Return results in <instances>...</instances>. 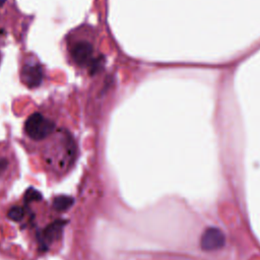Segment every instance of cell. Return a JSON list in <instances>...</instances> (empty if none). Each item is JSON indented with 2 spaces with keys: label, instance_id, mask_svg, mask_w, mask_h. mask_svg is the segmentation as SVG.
<instances>
[{
  "label": "cell",
  "instance_id": "obj_1",
  "mask_svg": "<svg viewBox=\"0 0 260 260\" xmlns=\"http://www.w3.org/2000/svg\"><path fill=\"white\" fill-rule=\"evenodd\" d=\"M76 151V145L71 135L60 132L56 134L47 148V162L59 172L66 171L73 164Z\"/></svg>",
  "mask_w": 260,
  "mask_h": 260
},
{
  "label": "cell",
  "instance_id": "obj_2",
  "mask_svg": "<svg viewBox=\"0 0 260 260\" xmlns=\"http://www.w3.org/2000/svg\"><path fill=\"white\" fill-rule=\"evenodd\" d=\"M55 129L54 122L41 113L32 114L25 123V133L34 142L48 139Z\"/></svg>",
  "mask_w": 260,
  "mask_h": 260
},
{
  "label": "cell",
  "instance_id": "obj_3",
  "mask_svg": "<svg viewBox=\"0 0 260 260\" xmlns=\"http://www.w3.org/2000/svg\"><path fill=\"white\" fill-rule=\"evenodd\" d=\"M71 57L73 61L79 66H89L94 55V47L88 41H79L72 46Z\"/></svg>",
  "mask_w": 260,
  "mask_h": 260
},
{
  "label": "cell",
  "instance_id": "obj_4",
  "mask_svg": "<svg viewBox=\"0 0 260 260\" xmlns=\"http://www.w3.org/2000/svg\"><path fill=\"white\" fill-rule=\"evenodd\" d=\"M201 248L205 251L219 250L225 245V235L216 228H208L201 237Z\"/></svg>",
  "mask_w": 260,
  "mask_h": 260
},
{
  "label": "cell",
  "instance_id": "obj_5",
  "mask_svg": "<svg viewBox=\"0 0 260 260\" xmlns=\"http://www.w3.org/2000/svg\"><path fill=\"white\" fill-rule=\"evenodd\" d=\"M22 80L30 89H36L42 83L43 71L39 64H26L22 69Z\"/></svg>",
  "mask_w": 260,
  "mask_h": 260
},
{
  "label": "cell",
  "instance_id": "obj_6",
  "mask_svg": "<svg viewBox=\"0 0 260 260\" xmlns=\"http://www.w3.org/2000/svg\"><path fill=\"white\" fill-rule=\"evenodd\" d=\"M64 222H55L51 224L46 230L43 231L41 235V243L44 246L50 245L52 242L57 240L58 236L62 232Z\"/></svg>",
  "mask_w": 260,
  "mask_h": 260
},
{
  "label": "cell",
  "instance_id": "obj_7",
  "mask_svg": "<svg viewBox=\"0 0 260 260\" xmlns=\"http://www.w3.org/2000/svg\"><path fill=\"white\" fill-rule=\"evenodd\" d=\"M72 204V199L66 196H58L53 201V207L57 211H65Z\"/></svg>",
  "mask_w": 260,
  "mask_h": 260
},
{
  "label": "cell",
  "instance_id": "obj_8",
  "mask_svg": "<svg viewBox=\"0 0 260 260\" xmlns=\"http://www.w3.org/2000/svg\"><path fill=\"white\" fill-rule=\"evenodd\" d=\"M25 215H26V211L22 206H13L8 213L9 219L17 223L22 222L25 219Z\"/></svg>",
  "mask_w": 260,
  "mask_h": 260
},
{
  "label": "cell",
  "instance_id": "obj_9",
  "mask_svg": "<svg viewBox=\"0 0 260 260\" xmlns=\"http://www.w3.org/2000/svg\"><path fill=\"white\" fill-rule=\"evenodd\" d=\"M104 63H105L104 56H99L97 58H94L92 60V62L90 63V65H89L90 73L91 74H96L97 72H99L103 68Z\"/></svg>",
  "mask_w": 260,
  "mask_h": 260
},
{
  "label": "cell",
  "instance_id": "obj_10",
  "mask_svg": "<svg viewBox=\"0 0 260 260\" xmlns=\"http://www.w3.org/2000/svg\"><path fill=\"white\" fill-rule=\"evenodd\" d=\"M41 198H42L41 194L37 190H34V189H30L29 191H27V193L25 195L26 202H33L36 200H41Z\"/></svg>",
  "mask_w": 260,
  "mask_h": 260
},
{
  "label": "cell",
  "instance_id": "obj_11",
  "mask_svg": "<svg viewBox=\"0 0 260 260\" xmlns=\"http://www.w3.org/2000/svg\"><path fill=\"white\" fill-rule=\"evenodd\" d=\"M7 168H8V161L6 159L0 158V174H2L3 172H5Z\"/></svg>",
  "mask_w": 260,
  "mask_h": 260
},
{
  "label": "cell",
  "instance_id": "obj_12",
  "mask_svg": "<svg viewBox=\"0 0 260 260\" xmlns=\"http://www.w3.org/2000/svg\"><path fill=\"white\" fill-rule=\"evenodd\" d=\"M6 3V0H0V7H3Z\"/></svg>",
  "mask_w": 260,
  "mask_h": 260
}]
</instances>
